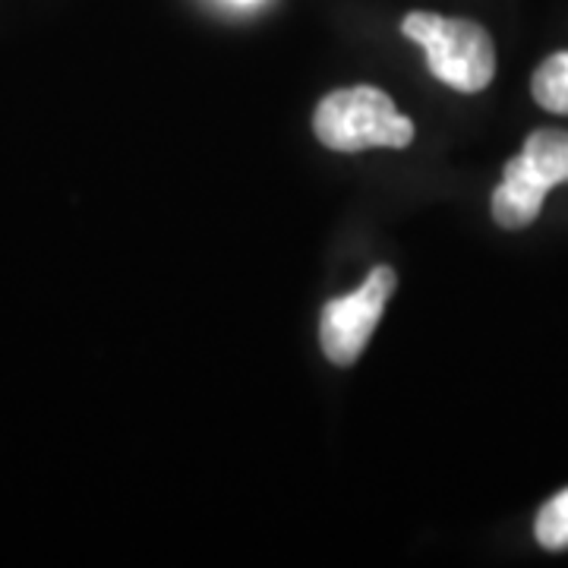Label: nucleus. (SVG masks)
Segmentation results:
<instances>
[{
  "label": "nucleus",
  "instance_id": "1",
  "mask_svg": "<svg viewBox=\"0 0 568 568\" xmlns=\"http://www.w3.org/2000/svg\"><path fill=\"white\" fill-rule=\"evenodd\" d=\"M316 140L332 152L405 149L414 142V123L376 85H354L325 95L313 114Z\"/></svg>",
  "mask_w": 568,
  "mask_h": 568
},
{
  "label": "nucleus",
  "instance_id": "2",
  "mask_svg": "<svg viewBox=\"0 0 568 568\" xmlns=\"http://www.w3.org/2000/svg\"><path fill=\"white\" fill-rule=\"evenodd\" d=\"M562 183H568V133L552 126L534 130L493 190V222L506 231L530 227L540 219L549 190Z\"/></svg>",
  "mask_w": 568,
  "mask_h": 568
},
{
  "label": "nucleus",
  "instance_id": "3",
  "mask_svg": "<svg viewBox=\"0 0 568 568\" xmlns=\"http://www.w3.org/2000/svg\"><path fill=\"white\" fill-rule=\"evenodd\" d=\"M402 32L426 51L433 77L458 92H484L496 77V44L480 22L439 13H407Z\"/></svg>",
  "mask_w": 568,
  "mask_h": 568
},
{
  "label": "nucleus",
  "instance_id": "4",
  "mask_svg": "<svg viewBox=\"0 0 568 568\" xmlns=\"http://www.w3.org/2000/svg\"><path fill=\"white\" fill-rule=\"evenodd\" d=\"M395 287H398L395 268L379 265L366 275V282L354 294L335 297L323 306L320 345H323V354L332 364L354 366L361 361V354H364V347L369 345L376 325L383 320Z\"/></svg>",
  "mask_w": 568,
  "mask_h": 568
},
{
  "label": "nucleus",
  "instance_id": "5",
  "mask_svg": "<svg viewBox=\"0 0 568 568\" xmlns=\"http://www.w3.org/2000/svg\"><path fill=\"white\" fill-rule=\"evenodd\" d=\"M530 95L549 114L568 118V51H556L537 67L530 80Z\"/></svg>",
  "mask_w": 568,
  "mask_h": 568
},
{
  "label": "nucleus",
  "instance_id": "6",
  "mask_svg": "<svg viewBox=\"0 0 568 568\" xmlns=\"http://www.w3.org/2000/svg\"><path fill=\"white\" fill-rule=\"evenodd\" d=\"M534 537L537 544L549 552H562L568 549V489L556 493L552 499L544 503L534 521Z\"/></svg>",
  "mask_w": 568,
  "mask_h": 568
},
{
  "label": "nucleus",
  "instance_id": "7",
  "mask_svg": "<svg viewBox=\"0 0 568 568\" xmlns=\"http://www.w3.org/2000/svg\"><path fill=\"white\" fill-rule=\"evenodd\" d=\"M237 3H253V0H237Z\"/></svg>",
  "mask_w": 568,
  "mask_h": 568
}]
</instances>
